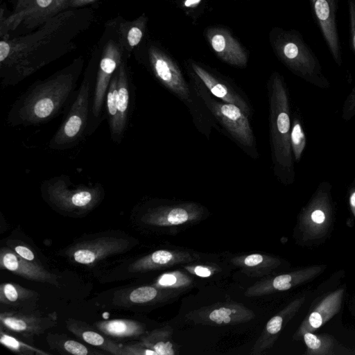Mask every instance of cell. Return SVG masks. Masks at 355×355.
I'll return each mask as SVG.
<instances>
[{
	"label": "cell",
	"mask_w": 355,
	"mask_h": 355,
	"mask_svg": "<svg viewBox=\"0 0 355 355\" xmlns=\"http://www.w3.org/2000/svg\"><path fill=\"white\" fill-rule=\"evenodd\" d=\"M75 76L61 73L30 89L12 107L8 120L12 125H32L51 119L71 94Z\"/></svg>",
	"instance_id": "cell-1"
},
{
	"label": "cell",
	"mask_w": 355,
	"mask_h": 355,
	"mask_svg": "<svg viewBox=\"0 0 355 355\" xmlns=\"http://www.w3.org/2000/svg\"><path fill=\"white\" fill-rule=\"evenodd\" d=\"M44 200L55 211L64 216L83 217L103 200L104 190L101 186H72L62 177L54 178L42 187Z\"/></svg>",
	"instance_id": "cell-2"
},
{
	"label": "cell",
	"mask_w": 355,
	"mask_h": 355,
	"mask_svg": "<svg viewBox=\"0 0 355 355\" xmlns=\"http://www.w3.org/2000/svg\"><path fill=\"white\" fill-rule=\"evenodd\" d=\"M137 243V239L125 233L108 230L76 239L62 250V254L73 263L92 266L112 256L125 253Z\"/></svg>",
	"instance_id": "cell-3"
},
{
	"label": "cell",
	"mask_w": 355,
	"mask_h": 355,
	"mask_svg": "<svg viewBox=\"0 0 355 355\" xmlns=\"http://www.w3.org/2000/svg\"><path fill=\"white\" fill-rule=\"evenodd\" d=\"M270 138L275 163L292 167L288 98L282 76L274 73L269 82Z\"/></svg>",
	"instance_id": "cell-4"
},
{
	"label": "cell",
	"mask_w": 355,
	"mask_h": 355,
	"mask_svg": "<svg viewBox=\"0 0 355 355\" xmlns=\"http://www.w3.org/2000/svg\"><path fill=\"white\" fill-rule=\"evenodd\" d=\"M204 208L195 202L150 206L134 211L132 218L139 227L158 229L190 224L200 220Z\"/></svg>",
	"instance_id": "cell-5"
},
{
	"label": "cell",
	"mask_w": 355,
	"mask_h": 355,
	"mask_svg": "<svg viewBox=\"0 0 355 355\" xmlns=\"http://www.w3.org/2000/svg\"><path fill=\"white\" fill-rule=\"evenodd\" d=\"M269 38L276 55L292 71L303 77L315 72L316 60L297 33L275 28L270 31Z\"/></svg>",
	"instance_id": "cell-6"
},
{
	"label": "cell",
	"mask_w": 355,
	"mask_h": 355,
	"mask_svg": "<svg viewBox=\"0 0 355 355\" xmlns=\"http://www.w3.org/2000/svg\"><path fill=\"white\" fill-rule=\"evenodd\" d=\"M195 80L194 89L204 103L228 132L241 145L251 147L254 136L248 115L237 105L218 101L200 80Z\"/></svg>",
	"instance_id": "cell-7"
},
{
	"label": "cell",
	"mask_w": 355,
	"mask_h": 355,
	"mask_svg": "<svg viewBox=\"0 0 355 355\" xmlns=\"http://www.w3.org/2000/svg\"><path fill=\"white\" fill-rule=\"evenodd\" d=\"M57 322L56 311L5 309L0 313V328L26 340H33L34 336L55 327Z\"/></svg>",
	"instance_id": "cell-8"
},
{
	"label": "cell",
	"mask_w": 355,
	"mask_h": 355,
	"mask_svg": "<svg viewBox=\"0 0 355 355\" xmlns=\"http://www.w3.org/2000/svg\"><path fill=\"white\" fill-rule=\"evenodd\" d=\"M90 93V81L85 78L80 85L66 119L51 141V148H61L72 144L81 136L88 120Z\"/></svg>",
	"instance_id": "cell-9"
},
{
	"label": "cell",
	"mask_w": 355,
	"mask_h": 355,
	"mask_svg": "<svg viewBox=\"0 0 355 355\" xmlns=\"http://www.w3.org/2000/svg\"><path fill=\"white\" fill-rule=\"evenodd\" d=\"M185 317L195 324L225 326L248 322L254 319L255 313L243 304L223 302L191 311Z\"/></svg>",
	"instance_id": "cell-10"
},
{
	"label": "cell",
	"mask_w": 355,
	"mask_h": 355,
	"mask_svg": "<svg viewBox=\"0 0 355 355\" xmlns=\"http://www.w3.org/2000/svg\"><path fill=\"white\" fill-rule=\"evenodd\" d=\"M197 254L177 250H157L119 266L116 272L128 275L187 264L200 259Z\"/></svg>",
	"instance_id": "cell-11"
},
{
	"label": "cell",
	"mask_w": 355,
	"mask_h": 355,
	"mask_svg": "<svg viewBox=\"0 0 355 355\" xmlns=\"http://www.w3.org/2000/svg\"><path fill=\"white\" fill-rule=\"evenodd\" d=\"M148 55L153 72L159 82L180 99L190 102L189 85L173 59L155 46L149 48Z\"/></svg>",
	"instance_id": "cell-12"
},
{
	"label": "cell",
	"mask_w": 355,
	"mask_h": 355,
	"mask_svg": "<svg viewBox=\"0 0 355 355\" xmlns=\"http://www.w3.org/2000/svg\"><path fill=\"white\" fill-rule=\"evenodd\" d=\"M325 266H313L277 276L266 277L248 287L244 295L248 297L270 295L284 291L315 278Z\"/></svg>",
	"instance_id": "cell-13"
},
{
	"label": "cell",
	"mask_w": 355,
	"mask_h": 355,
	"mask_svg": "<svg viewBox=\"0 0 355 355\" xmlns=\"http://www.w3.org/2000/svg\"><path fill=\"white\" fill-rule=\"evenodd\" d=\"M205 37L215 54L224 62L237 67H245L248 57L241 44L226 28L209 26Z\"/></svg>",
	"instance_id": "cell-14"
},
{
	"label": "cell",
	"mask_w": 355,
	"mask_h": 355,
	"mask_svg": "<svg viewBox=\"0 0 355 355\" xmlns=\"http://www.w3.org/2000/svg\"><path fill=\"white\" fill-rule=\"evenodd\" d=\"M332 210L327 196L318 195L303 210L300 218V228L304 239L324 236L331 223Z\"/></svg>",
	"instance_id": "cell-15"
},
{
	"label": "cell",
	"mask_w": 355,
	"mask_h": 355,
	"mask_svg": "<svg viewBox=\"0 0 355 355\" xmlns=\"http://www.w3.org/2000/svg\"><path fill=\"white\" fill-rule=\"evenodd\" d=\"M0 268L31 281L60 285V277L47 270L44 266L19 257L8 246L0 249Z\"/></svg>",
	"instance_id": "cell-16"
},
{
	"label": "cell",
	"mask_w": 355,
	"mask_h": 355,
	"mask_svg": "<svg viewBox=\"0 0 355 355\" xmlns=\"http://www.w3.org/2000/svg\"><path fill=\"white\" fill-rule=\"evenodd\" d=\"M306 296L297 297L271 318L254 343L251 354L259 355L272 347L282 330L295 316L305 302Z\"/></svg>",
	"instance_id": "cell-17"
},
{
	"label": "cell",
	"mask_w": 355,
	"mask_h": 355,
	"mask_svg": "<svg viewBox=\"0 0 355 355\" xmlns=\"http://www.w3.org/2000/svg\"><path fill=\"white\" fill-rule=\"evenodd\" d=\"M344 293L345 288H340L327 295L304 319L293 335V339L300 340L304 334L313 332L338 313Z\"/></svg>",
	"instance_id": "cell-18"
},
{
	"label": "cell",
	"mask_w": 355,
	"mask_h": 355,
	"mask_svg": "<svg viewBox=\"0 0 355 355\" xmlns=\"http://www.w3.org/2000/svg\"><path fill=\"white\" fill-rule=\"evenodd\" d=\"M121 62V53L117 47L109 44L99 64L92 105V115L96 119L101 113L105 95L114 74Z\"/></svg>",
	"instance_id": "cell-19"
},
{
	"label": "cell",
	"mask_w": 355,
	"mask_h": 355,
	"mask_svg": "<svg viewBox=\"0 0 355 355\" xmlns=\"http://www.w3.org/2000/svg\"><path fill=\"white\" fill-rule=\"evenodd\" d=\"M188 64L192 74L204 85L211 95L220 98L223 102L237 105L248 116L250 114V107L240 94L198 62L189 60Z\"/></svg>",
	"instance_id": "cell-20"
},
{
	"label": "cell",
	"mask_w": 355,
	"mask_h": 355,
	"mask_svg": "<svg viewBox=\"0 0 355 355\" xmlns=\"http://www.w3.org/2000/svg\"><path fill=\"white\" fill-rule=\"evenodd\" d=\"M175 294L155 285H145L125 288L114 295L112 304L130 309L133 306H146L162 302Z\"/></svg>",
	"instance_id": "cell-21"
},
{
	"label": "cell",
	"mask_w": 355,
	"mask_h": 355,
	"mask_svg": "<svg viewBox=\"0 0 355 355\" xmlns=\"http://www.w3.org/2000/svg\"><path fill=\"white\" fill-rule=\"evenodd\" d=\"M318 22L337 63L340 62L339 39L336 24L335 0H311Z\"/></svg>",
	"instance_id": "cell-22"
},
{
	"label": "cell",
	"mask_w": 355,
	"mask_h": 355,
	"mask_svg": "<svg viewBox=\"0 0 355 355\" xmlns=\"http://www.w3.org/2000/svg\"><path fill=\"white\" fill-rule=\"evenodd\" d=\"M40 294L35 291L14 282H4L0 286V304L6 309L34 311L37 308Z\"/></svg>",
	"instance_id": "cell-23"
},
{
	"label": "cell",
	"mask_w": 355,
	"mask_h": 355,
	"mask_svg": "<svg viewBox=\"0 0 355 355\" xmlns=\"http://www.w3.org/2000/svg\"><path fill=\"white\" fill-rule=\"evenodd\" d=\"M66 327L70 332L89 345L98 347L107 354L125 355L121 345L117 344L98 330L95 331L94 327L85 322L69 318L66 320Z\"/></svg>",
	"instance_id": "cell-24"
},
{
	"label": "cell",
	"mask_w": 355,
	"mask_h": 355,
	"mask_svg": "<svg viewBox=\"0 0 355 355\" xmlns=\"http://www.w3.org/2000/svg\"><path fill=\"white\" fill-rule=\"evenodd\" d=\"M230 262L251 277H263L281 265V260L269 254L252 253L233 257Z\"/></svg>",
	"instance_id": "cell-25"
},
{
	"label": "cell",
	"mask_w": 355,
	"mask_h": 355,
	"mask_svg": "<svg viewBox=\"0 0 355 355\" xmlns=\"http://www.w3.org/2000/svg\"><path fill=\"white\" fill-rule=\"evenodd\" d=\"M93 327L111 339H140L146 333L143 323L132 319L100 320L95 322Z\"/></svg>",
	"instance_id": "cell-26"
},
{
	"label": "cell",
	"mask_w": 355,
	"mask_h": 355,
	"mask_svg": "<svg viewBox=\"0 0 355 355\" xmlns=\"http://www.w3.org/2000/svg\"><path fill=\"white\" fill-rule=\"evenodd\" d=\"M117 83V106L118 116L116 125L112 139L119 141L126 126L130 100L128 80L123 64H120Z\"/></svg>",
	"instance_id": "cell-27"
},
{
	"label": "cell",
	"mask_w": 355,
	"mask_h": 355,
	"mask_svg": "<svg viewBox=\"0 0 355 355\" xmlns=\"http://www.w3.org/2000/svg\"><path fill=\"white\" fill-rule=\"evenodd\" d=\"M46 340L53 350L62 354L97 355L105 354L104 352L87 347L81 343L71 339L64 334L49 333Z\"/></svg>",
	"instance_id": "cell-28"
},
{
	"label": "cell",
	"mask_w": 355,
	"mask_h": 355,
	"mask_svg": "<svg viewBox=\"0 0 355 355\" xmlns=\"http://www.w3.org/2000/svg\"><path fill=\"white\" fill-rule=\"evenodd\" d=\"M172 328L166 325L146 332L139 340L157 355H174L175 349L172 341Z\"/></svg>",
	"instance_id": "cell-29"
},
{
	"label": "cell",
	"mask_w": 355,
	"mask_h": 355,
	"mask_svg": "<svg viewBox=\"0 0 355 355\" xmlns=\"http://www.w3.org/2000/svg\"><path fill=\"white\" fill-rule=\"evenodd\" d=\"M153 284L176 294L190 288L193 279L184 272L175 270L162 274Z\"/></svg>",
	"instance_id": "cell-30"
},
{
	"label": "cell",
	"mask_w": 355,
	"mask_h": 355,
	"mask_svg": "<svg viewBox=\"0 0 355 355\" xmlns=\"http://www.w3.org/2000/svg\"><path fill=\"white\" fill-rule=\"evenodd\" d=\"M306 346L307 355H332L336 345L334 338L327 334H315L306 332L302 338Z\"/></svg>",
	"instance_id": "cell-31"
},
{
	"label": "cell",
	"mask_w": 355,
	"mask_h": 355,
	"mask_svg": "<svg viewBox=\"0 0 355 355\" xmlns=\"http://www.w3.org/2000/svg\"><path fill=\"white\" fill-rule=\"evenodd\" d=\"M0 343L12 352L19 355H49L31 344L26 343L11 334L0 328Z\"/></svg>",
	"instance_id": "cell-32"
},
{
	"label": "cell",
	"mask_w": 355,
	"mask_h": 355,
	"mask_svg": "<svg viewBox=\"0 0 355 355\" xmlns=\"http://www.w3.org/2000/svg\"><path fill=\"white\" fill-rule=\"evenodd\" d=\"M117 83L118 73H115L111 79L106 93V105L112 136L114 133L116 129L118 116Z\"/></svg>",
	"instance_id": "cell-33"
},
{
	"label": "cell",
	"mask_w": 355,
	"mask_h": 355,
	"mask_svg": "<svg viewBox=\"0 0 355 355\" xmlns=\"http://www.w3.org/2000/svg\"><path fill=\"white\" fill-rule=\"evenodd\" d=\"M306 139L301 124L298 120H295L291 132V145L295 158L299 160L305 147Z\"/></svg>",
	"instance_id": "cell-34"
},
{
	"label": "cell",
	"mask_w": 355,
	"mask_h": 355,
	"mask_svg": "<svg viewBox=\"0 0 355 355\" xmlns=\"http://www.w3.org/2000/svg\"><path fill=\"white\" fill-rule=\"evenodd\" d=\"M6 246L12 249L21 258L44 266L37 257L33 250H32L27 244L19 242L17 240L9 239L6 241Z\"/></svg>",
	"instance_id": "cell-35"
},
{
	"label": "cell",
	"mask_w": 355,
	"mask_h": 355,
	"mask_svg": "<svg viewBox=\"0 0 355 355\" xmlns=\"http://www.w3.org/2000/svg\"><path fill=\"white\" fill-rule=\"evenodd\" d=\"M208 0H178L176 4L187 15L196 19Z\"/></svg>",
	"instance_id": "cell-36"
},
{
	"label": "cell",
	"mask_w": 355,
	"mask_h": 355,
	"mask_svg": "<svg viewBox=\"0 0 355 355\" xmlns=\"http://www.w3.org/2000/svg\"><path fill=\"white\" fill-rule=\"evenodd\" d=\"M183 268L189 273L200 277H211L220 270V268L218 266L210 264L187 263Z\"/></svg>",
	"instance_id": "cell-37"
},
{
	"label": "cell",
	"mask_w": 355,
	"mask_h": 355,
	"mask_svg": "<svg viewBox=\"0 0 355 355\" xmlns=\"http://www.w3.org/2000/svg\"><path fill=\"white\" fill-rule=\"evenodd\" d=\"M121 345L125 355H157L155 352L147 347L140 340Z\"/></svg>",
	"instance_id": "cell-38"
},
{
	"label": "cell",
	"mask_w": 355,
	"mask_h": 355,
	"mask_svg": "<svg viewBox=\"0 0 355 355\" xmlns=\"http://www.w3.org/2000/svg\"><path fill=\"white\" fill-rule=\"evenodd\" d=\"M143 36V31L139 26H133L128 34V41L131 46H137L141 41Z\"/></svg>",
	"instance_id": "cell-39"
},
{
	"label": "cell",
	"mask_w": 355,
	"mask_h": 355,
	"mask_svg": "<svg viewBox=\"0 0 355 355\" xmlns=\"http://www.w3.org/2000/svg\"><path fill=\"white\" fill-rule=\"evenodd\" d=\"M350 17L351 35L354 49L355 51V0H348Z\"/></svg>",
	"instance_id": "cell-40"
},
{
	"label": "cell",
	"mask_w": 355,
	"mask_h": 355,
	"mask_svg": "<svg viewBox=\"0 0 355 355\" xmlns=\"http://www.w3.org/2000/svg\"><path fill=\"white\" fill-rule=\"evenodd\" d=\"M10 51L9 44L5 42H0V62L3 63L8 57Z\"/></svg>",
	"instance_id": "cell-41"
},
{
	"label": "cell",
	"mask_w": 355,
	"mask_h": 355,
	"mask_svg": "<svg viewBox=\"0 0 355 355\" xmlns=\"http://www.w3.org/2000/svg\"><path fill=\"white\" fill-rule=\"evenodd\" d=\"M349 205L352 214L355 216V191L349 197Z\"/></svg>",
	"instance_id": "cell-42"
},
{
	"label": "cell",
	"mask_w": 355,
	"mask_h": 355,
	"mask_svg": "<svg viewBox=\"0 0 355 355\" xmlns=\"http://www.w3.org/2000/svg\"><path fill=\"white\" fill-rule=\"evenodd\" d=\"M37 5L41 8H46L51 5L53 0H36Z\"/></svg>",
	"instance_id": "cell-43"
},
{
	"label": "cell",
	"mask_w": 355,
	"mask_h": 355,
	"mask_svg": "<svg viewBox=\"0 0 355 355\" xmlns=\"http://www.w3.org/2000/svg\"><path fill=\"white\" fill-rule=\"evenodd\" d=\"M85 1H91V0H85Z\"/></svg>",
	"instance_id": "cell-44"
}]
</instances>
